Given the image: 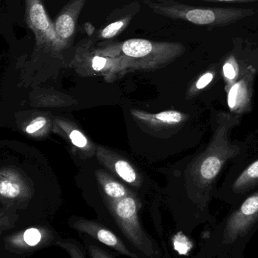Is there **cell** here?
I'll list each match as a JSON object with an SVG mask.
<instances>
[{
    "mask_svg": "<svg viewBox=\"0 0 258 258\" xmlns=\"http://www.w3.org/2000/svg\"><path fill=\"white\" fill-rule=\"evenodd\" d=\"M154 13L170 19L183 21L209 28L223 27L253 16L257 11L242 8L204 7L175 0H142Z\"/></svg>",
    "mask_w": 258,
    "mask_h": 258,
    "instance_id": "obj_1",
    "label": "cell"
},
{
    "mask_svg": "<svg viewBox=\"0 0 258 258\" xmlns=\"http://www.w3.org/2000/svg\"><path fill=\"white\" fill-rule=\"evenodd\" d=\"M95 51L109 57L123 56L128 60L131 69L152 71L163 68L183 55L186 47L178 42L130 39Z\"/></svg>",
    "mask_w": 258,
    "mask_h": 258,
    "instance_id": "obj_2",
    "label": "cell"
},
{
    "mask_svg": "<svg viewBox=\"0 0 258 258\" xmlns=\"http://www.w3.org/2000/svg\"><path fill=\"white\" fill-rule=\"evenodd\" d=\"M218 125L209 147L198 158L192 169L197 183L209 185L215 180L223 165L237 154L239 147L230 144L229 132L238 123L237 119L226 113L218 116Z\"/></svg>",
    "mask_w": 258,
    "mask_h": 258,
    "instance_id": "obj_3",
    "label": "cell"
},
{
    "mask_svg": "<svg viewBox=\"0 0 258 258\" xmlns=\"http://www.w3.org/2000/svg\"><path fill=\"white\" fill-rule=\"evenodd\" d=\"M109 208L124 236L139 251L151 257L154 253L152 243L141 226L139 203L133 195L118 200H110Z\"/></svg>",
    "mask_w": 258,
    "mask_h": 258,
    "instance_id": "obj_4",
    "label": "cell"
},
{
    "mask_svg": "<svg viewBox=\"0 0 258 258\" xmlns=\"http://www.w3.org/2000/svg\"><path fill=\"white\" fill-rule=\"evenodd\" d=\"M73 63L80 71H90L109 78L116 77L131 69L128 60L123 56L109 57L97 53L89 39H85L78 45Z\"/></svg>",
    "mask_w": 258,
    "mask_h": 258,
    "instance_id": "obj_5",
    "label": "cell"
},
{
    "mask_svg": "<svg viewBox=\"0 0 258 258\" xmlns=\"http://www.w3.org/2000/svg\"><path fill=\"white\" fill-rule=\"evenodd\" d=\"M24 14L27 27L35 36L36 45L54 51L62 49L42 0H24Z\"/></svg>",
    "mask_w": 258,
    "mask_h": 258,
    "instance_id": "obj_6",
    "label": "cell"
},
{
    "mask_svg": "<svg viewBox=\"0 0 258 258\" xmlns=\"http://www.w3.org/2000/svg\"><path fill=\"white\" fill-rule=\"evenodd\" d=\"M55 239L53 230L37 226L12 233L5 237V248L15 254H25L48 246Z\"/></svg>",
    "mask_w": 258,
    "mask_h": 258,
    "instance_id": "obj_7",
    "label": "cell"
},
{
    "mask_svg": "<svg viewBox=\"0 0 258 258\" xmlns=\"http://www.w3.org/2000/svg\"><path fill=\"white\" fill-rule=\"evenodd\" d=\"M256 69L248 65L241 71L239 80L227 92V104L232 113L242 114L251 109Z\"/></svg>",
    "mask_w": 258,
    "mask_h": 258,
    "instance_id": "obj_8",
    "label": "cell"
},
{
    "mask_svg": "<svg viewBox=\"0 0 258 258\" xmlns=\"http://www.w3.org/2000/svg\"><path fill=\"white\" fill-rule=\"evenodd\" d=\"M86 3V0H69L56 15L53 24L62 49L74 40L79 18Z\"/></svg>",
    "mask_w": 258,
    "mask_h": 258,
    "instance_id": "obj_9",
    "label": "cell"
},
{
    "mask_svg": "<svg viewBox=\"0 0 258 258\" xmlns=\"http://www.w3.org/2000/svg\"><path fill=\"white\" fill-rule=\"evenodd\" d=\"M70 226L74 230L92 236L93 239L118 251L119 254L130 258H138L116 234L96 221L80 218L70 223Z\"/></svg>",
    "mask_w": 258,
    "mask_h": 258,
    "instance_id": "obj_10",
    "label": "cell"
},
{
    "mask_svg": "<svg viewBox=\"0 0 258 258\" xmlns=\"http://www.w3.org/2000/svg\"><path fill=\"white\" fill-rule=\"evenodd\" d=\"M258 216V191L244 201L241 207L233 214L226 228V237L236 239L251 225Z\"/></svg>",
    "mask_w": 258,
    "mask_h": 258,
    "instance_id": "obj_11",
    "label": "cell"
},
{
    "mask_svg": "<svg viewBox=\"0 0 258 258\" xmlns=\"http://www.w3.org/2000/svg\"><path fill=\"white\" fill-rule=\"evenodd\" d=\"M133 114L140 120L154 125H173L181 123L188 119V116L176 110H168L157 114H149L143 112L133 111Z\"/></svg>",
    "mask_w": 258,
    "mask_h": 258,
    "instance_id": "obj_12",
    "label": "cell"
},
{
    "mask_svg": "<svg viewBox=\"0 0 258 258\" xmlns=\"http://www.w3.org/2000/svg\"><path fill=\"white\" fill-rule=\"evenodd\" d=\"M25 194L24 185L18 177L10 173H2L0 180V194L2 197L14 200L22 197Z\"/></svg>",
    "mask_w": 258,
    "mask_h": 258,
    "instance_id": "obj_13",
    "label": "cell"
},
{
    "mask_svg": "<svg viewBox=\"0 0 258 258\" xmlns=\"http://www.w3.org/2000/svg\"><path fill=\"white\" fill-rule=\"evenodd\" d=\"M258 183V159L244 170L233 183L235 191L240 192L252 187Z\"/></svg>",
    "mask_w": 258,
    "mask_h": 258,
    "instance_id": "obj_14",
    "label": "cell"
},
{
    "mask_svg": "<svg viewBox=\"0 0 258 258\" xmlns=\"http://www.w3.org/2000/svg\"><path fill=\"white\" fill-rule=\"evenodd\" d=\"M223 77L225 82L226 92H228L231 86L239 80L241 70L239 60L234 54L228 56L222 68Z\"/></svg>",
    "mask_w": 258,
    "mask_h": 258,
    "instance_id": "obj_15",
    "label": "cell"
},
{
    "mask_svg": "<svg viewBox=\"0 0 258 258\" xmlns=\"http://www.w3.org/2000/svg\"><path fill=\"white\" fill-rule=\"evenodd\" d=\"M132 19H133V15H127L121 19L108 24L98 32V39H111L116 37L127 28Z\"/></svg>",
    "mask_w": 258,
    "mask_h": 258,
    "instance_id": "obj_16",
    "label": "cell"
},
{
    "mask_svg": "<svg viewBox=\"0 0 258 258\" xmlns=\"http://www.w3.org/2000/svg\"><path fill=\"white\" fill-rule=\"evenodd\" d=\"M100 183L103 190L110 200H118L130 195L128 191L121 183L108 177H100Z\"/></svg>",
    "mask_w": 258,
    "mask_h": 258,
    "instance_id": "obj_17",
    "label": "cell"
},
{
    "mask_svg": "<svg viewBox=\"0 0 258 258\" xmlns=\"http://www.w3.org/2000/svg\"><path fill=\"white\" fill-rule=\"evenodd\" d=\"M115 172L127 183H133L137 181V174L133 167L127 161L119 159L114 163Z\"/></svg>",
    "mask_w": 258,
    "mask_h": 258,
    "instance_id": "obj_18",
    "label": "cell"
},
{
    "mask_svg": "<svg viewBox=\"0 0 258 258\" xmlns=\"http://www.w3.org/2000/svg\"><path fill=\"white\" fill-rule=\"evenodd\" d=\"M56 245L65 249L71 258H86L81 245L74 239H62L56 242Z\"/></svg>",
    "mask_w": 258,
    "mask_h": 258,
    "instance_id": "obj_19",
    "label": "cell"
},
{
    "mask_svg": "<svg viewBox=\"0 0 258 258\" xmlns=\"http://www.w3.org/2000/svg\"><path fill=\"white\" fill-rule=\"evenodd\" d=\"M215 71L214 70H210L207 72L204 73L197 80V81L194 83L193 86L191 87L189 94H195L202 89H205L215 78Z\"/></svg>",
    "mask_w": 258,
    "mask_h": 258,
    "instance_id": "obj_20",
    "label": "cell"
},
{
    "mask_svg": "<svg viewBox=\"0 0 258 258\" xmlns=\"http://www.w3.org/2000/svg\"><path fill=\"white\" fill-rule=\"evenodd\" d=\"M174 248L180 254H186L192 247L187 238L182 234H178L175 236L174 239Z\"/></svg>",
    "mask_w": 258,
    "mask_h": 258,
    "instance_id": "obj_21",
    "label": "cell"
},
{
    "mask_svg": "<svg viewBox=\"0 0 258 258\" xmlns=\"http://www.w3.org/2000/svg\"><path fill=\"white\" fill-rule=\"evenodd\" d=\"M71 143L78 148L83 149L87 146L88 141L81 132L78 130H72L69 134Z\"/></svg>",
    "mask_w": 258,
    "mask_h": 258,
    "instance_id": "obj_22",
    "label": "cell"
},
{
    "mask_svg": "<svg viewBox=\"0 0 258 258\" xmlns=\"http://www.w3.org/2000/svg\"><path fill=\"white\" fill-rule=\"evenodd\" d=\"M46 124V119L43 116H39L33 119L30 125H27L25 128V132L27 134H34L41 128H43Z\"/></svg>",
    "mask_w": 258,
    "mask_h": 258,
    "instance_id": "obj_23",
    "label": "cell"
},
{
    "mask_svg": "<svg viewBox=\"0 0 258 258\" xmlns=\"http://www.w3.org/2000/svg\"><path fill=\"white\" fill-rule=\"evenodd\" d=\"M87 250L90 258H112L105 250L95 245H88Z\"/></svg>",
    "mask_w": 258,
    "mask_h": 258,
    "instance_id": "obj_24",
    "label": "cell"
},
{
    "mask_svg": "<svg viewBox=\"0 0 258 258\" xmlns=\"http://www.w3.org/2000/svg\"><path fill=\"white\" fill-rule=\"evenodd\" d=\"M199 1L208 2V3H255L258 2V0H199Z\"/></svg>",
    "mask_w": 258,
    "mask_h": 258,
    "instance_id": "obj_25",
    "label": "cell"
},
{
    "mask_svg": "<svg viewBox=\"0 0 258 258\" xmlns=\"http://www.w3.org/2000/svg\"><path fill=\"white\" fill-rule=\"evenodd\" d=\"M88 27H89V29L92 28V24H89V23H87ZM89 31V35H92V33L90 32V30H88Z\"/></svg>",
    "mask_w": 258,
    "mask_h": 258,
    "instance_id": "obj_26",
    "label": "cell"
}]
</instances>
